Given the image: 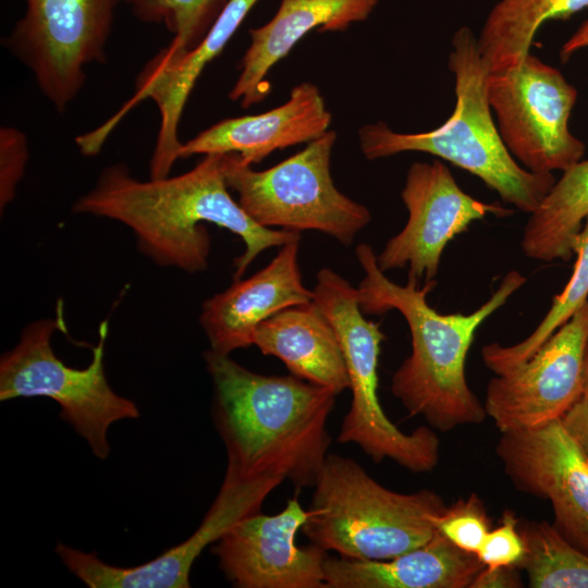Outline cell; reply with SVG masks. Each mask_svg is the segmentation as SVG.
<instances>
[{
	"label": "cell",
	"instance_id": "2",
	"mask_svg": "<svg viewBox=\"0 0 588 588\" xmlns=\"http://www.w3.org/2000/svg\"><path fill=\"white\" fill-rule=\"evenodd\" d=\"M212 383L211 414L223 441L225 474L314 487L328 457V418L336 394L294 375L266 376L230 355L204 354Z\"/></svg>",
	"mask_w": 588,
	"mask_h": 588
},
{
	"label": "cell",
	"instance_id": "17",
	"mask_svg": "<svg viewBox=\"0 0 588 588\" xmlns=\"http://www.w3.org/2000/svg\"><path fill=\"white\" fill-rule=\"evenodd\" d=\"M301 240L281 246L277 256L252 277L237 279L203 304L199 322L211 351L230 355L253 345L258 324L279 311L313 302L302 279L297 255Z\"/></svg>",
	"mask_w": 588,
	"mask_h": 588
},
{
	"label": "cell",
	"instance_id": "16",
	"mask_svg": "<svg viewBox=\"0 0 588 588\" xmlns=\"http://www.w3.org/2000/svg\"><path fill=\"white\" fill-rule=\"evenodd\" d=\"M309 515L296 492L280 513L240 520L212 547L224 577L238 588H324L327 551L295 543Z\"/></svg>",
	"mask_w": 588,
	"mask_h": 588
},
{
	"label": "cell",
	"instance_id": "32",
	"mask_svg": "<svg viewBox=\"0 0 588 588\" xmlns=\"http://www.w3.org/2000/svg\"><path fill=\"white\" fill-rule=\"evenodd\" d=\"M588 48V20L562 46L561 59L566 61L575 52Z\"/></svg>",
	"mask_w": 588,
	"mask_h": 588
},
{
	"label": "cell",
	"instance_id": "1",
	"mask_svg": "<svg viewBox=\"0 0 588 588\" xmlns=\"http://www.w3.org/2000/svg\"><path fill=\"white\" fill-rule=\"evenodd\" d=\"M224 175V154L205 155L192 170L139 181L117 163L73 205L76 213L112 219L128 226L138 248L159 266L196 273L208 268L210 237L205 223L236 234L245 250L234 260L240 279L265 249L301 240L299 232L259 225L234 200Z\"/></svg>",
	"mask_w": 588,
	"mask_h": 588
},
{
	"label": "cell",
	"instance_id": "3",
	"mask_svg": "<svg viewBox=\"0 0 588 588\" xmlns=\"http://www.w3.org/2000/svg\"><path fill=\"white\" fill-rule=\"evenodd\" d=\"M355 254L365 272L357 286L363 313L380 315L395 309L409 328L412 353L392 376V394L409 416H422L439 431L482 422L487 415L467 384L466 356L480 324L524 285L526 277L511 270L474 313L442 315L427 302L436 280L421 287L411 279L400 285L380 270L368 244H359Z\"/></svg>",
	"mask_w": 588,
	"mask_h": 588
},
{
	"label": "cell",
	"instance_id": "11",
	"mask_svg": "<svg viewBox=\"0 0 588 588\" xmlns=\"http://www.w3.org/2000/svg\"><path fill=\"white\" fill-rule=\"evenodd\" d=\"M588 301L524 364L492 378L483 407L501 433L561 419L585 391Z\"/></svg>",
	"mask_w": 588,
	"mask_h": 588
},
{
	"label": "cell",
	"instance_id": "21",
	"mask_svg": "<svg viewBox=\"0 0 588 588\" xmlns=\"http://www.w3.org/2000/svg\"><path fill=\"white\" fill-rule=\"evenodd\" d=\"M253 345L282 360L291 375L335 394L350 389L335 331L313 302L285 308L260 322Z\"/></svg>",
	"mask_w": 588,
	"mask_h": 588
},
{
	"label": "cell",
	"instance_id": "33",
	"mask_svg": "<svg viewBox=\"0 0 588 588\" xmlns=\"http://www.w3.org/2000/svg\"><path fill=\"white\" fill-rule=\"evenodd\" d=\"M584 377H585V391L587 394H588V339H587V343H586V350H585V371H584Z\"/></svg>",
	"mask_w": 588,
	"mask_h": 588
},
{
	"label": "cell",
	"instance_id": "6",
	"mask_svg": "<svg viewBox=\"0 0 588 588\" xmlns=\"http://www.w3.org/2000/svg\"><path fill=\"white\" fill-rule=\"evenodd\" d=\"M314 303L338 336L352 401L338 442L357 445L375 463L391 460L413 473L431 471L439 462L440 441L431 427L401 431L385 415L378 397V362L384 340L380 324L364 317L357 287L330 268L319 270Z\"/></svg>",
	"mask_w": 588,
	"mask_h": 588
},
{
	"label": "cell",
	"instance_id": "28",
	"mask_svg": "<svg viewBox=\"0 0 588 588\" xmlns=\"http://www.w3.org/2000/svg\"><path fill=\"white\" fill-rule=\"evenodd\" d=\"M518 523L513 512L505 511L500 525L488 531L477 552L485 567H517L525 554V543Z\"/></svg>",
	"mask_w": 588,
	"mask_h": 588
},
{
	"label": "cell",
	"instance_id": "18",
	"mask_svg": "<svg viewBox=\"0 0 588 588\" xmlns=\"http://www.w3.org/2000/svg\"><path fill=\"white\" fill-rule=\"evenodd\" d=\"M330 123L331 113L319 88L301 83L285 103L260 114L224 119L182 143L180 158L237 154L243 163L252 166L277 149L318 138Z\"/></svg>",
	"mask_w": 588,
	"mask_h": 588
},
{
	"label": "cell",
	"instance_id": "25",
	"mask_svg": "<svg viewBox=\"0 0 588 588\" xmlns=\"http://www.w3.org/2000/svg\"><path fill=\"white\" fill-rule=\"evenodd\" d=\"M525 554L517 568L532 588H588V554L547 522L518 523Z\"/></svg>",
	"mask_w": 588,
	"mask_h": 588
},
{
	"label": "cell",
	"instance_id": "7",
	"mask_svg": "<svg viewBox=\"0 0 588 588\" xmlns=\"http://www.w3.org/2000/svg\"><path fill=\"white\" fill-rule=\"evenodd\" d=\"M336 134L327 131L292 157L262 171L224 154V175L238 204L259 225L315 230L347 246L371 220L370 211L334 185L330 160Z\"/></svg>",
	"mask_w": 588,
	"mask_h": 588
},
{
	"label": "cell",
	"instance_id": "27",
	"mask_svg": "<svg viewBox=\"0 0 588 588\" xmlns=\"http://www.w3.org/2000/svg\"><path fill=\"white\" fill-rule=\"evenodd\" d=\"M432 523L453 544L474 554L490 530L486 506L475 493L446 506L441 514L432 516Z\"/></svg>",
	"mask_w": 588,
	"mask_h": 588
},
{
	"label": "cell",
	"instance_id": "12",
	"mask_svg": "<svg viewBox=\"0 0 588 588\" xmlns=\"http://www.w3.org/2000/svg\"><path fill=\"white\" fill-rule=\"evenodd\" d=\"M259 0H229L204 37L192 48L161 49L136 78L133 97L108 121L76 138L83 155L98 154L110 132L139 101L151 99L160 112V126L150 160V179L169 176L180 158L179 124L189 94L206 65L226 46Z\"/></svg>",
	"mask_w": 588,
	"mask_h": 588
},
{
	"label": "cell",
	"instance_id": "23",
	"mask_svg": "<svg viewBox=\"0 0 588 588\" xmlns=\"http://www.w3.org/2000/svg\"><path fill=\"white\" fill-rule=\"evenodd\" d=\"M586 8L588 0H500L477 38L489 73L516 68L546 22L567 19Z\"/></svg>",
	"mask_w": 588,
	"mask_h": 588
},
{
	"label": "cell",
	"instance_id": "4",
	"mask_svg": "<svg viewBox=\"0 0 588 588\" xmlns=\"http://www.w3.org/2000/svg\"><path fill=\"white\" fill-rule=\"evenodd\" d=\"M449 69L454 74L456 96L450 118L422 133H397L383 122L364 125L358 133L363 155L368 160L405 151L433 155L479 177L506 204L531 213L556 180L553 173H536L519 166L506 148L487 95L489 71L470 28L455 32Z\"/></svg>",
	"mask_w": 588,
	"mask_h": 588
},
{
	"label": "cell",
	"instance_id": "31",
	"mask_svg": "<svg viewBox=\"0 0 588 588\" xmlns=\"http://www.w3.org/2000/svg\"><path fill=\"white\" fill-rule=\"evenodd\" d=\"M516 566L483 567L475 577L470 588H516L522 583Z\"/></svg>",
	"mask_w": 588,
	"mask_h": 588
},
{
	"label": "cell",
	"instance_id": "8",
	"mask_svg": "<svg viewBox=\"0 0 588 588\" xmlns=\"http://www.w3.org/2000/svg\"><path fill=\"white\" fill-rule=\"evenodd\" d=\"M63 328L59 317L33 321L22 330L17 344L0 358V401L35 396L53 400L60 405V417L87 442L97 458L106 460L111 451V425L138 418L139 409L107 380V321L100 324L93 359L83 369L68 366L52 350V334Z\"/></svg>",
	"mask_w": 588,
	"mask_h": 588
},
{
	"label": "cell",
	"instance_id": "9",
	"mask_svg": "<svg viewBox=\"0 0 588 588\" xmlns=\"http://www.w3.org/2000/svg\"><path fill=\"white\" fill-rule=\"evenodd\" d=\"M487 95L500 135L516 161L536 173L566 171L585 144L569 131L577 90L530 52L511 70L488 73Z\"/></svg>",
	"mask_w": 588,
	"mask_h": 588
},
{
	"label": "cell",
	"instance_id": "14",
	"mask_svg": "<svg viewBox=\"0 0 588 588\" xmlns=\"http://www.w3.org/2000/svg\"><path fill=\"white\" fill-rule=\"evenodd\" d=\"M283 481L273 476L240 478L225 474L198 528L180 544L140 565H111L95 552H83L62 542H58L56 553L89 588H188L191 568L200 553L240 520L259 513L268 495Z\"/></svg>",
	"mask_w": 588,
	"mask_h": 588
},
{
	"label": "cell",
	"instance_id": "29",
	"mask_svg": "<svg viewBox=\"0 0 588 588\" xmlns=\"http://www.w3.org/2000/svg\"><path fill=\"white\" fill-rule=\"evenodd\" d=\"M28 160L26 136L16 127L0 128V207L15 197L16 186L24 175Z\"/></svg>",
	"mask_w": 588,
	"mask_h": 588
},
{
	"label": "cell",
	"instance_id": "5",
	"mask_svg": "<svg viewBox=\"0 0 588 588\" xmlns=\"http://www.w3.org/2000/svg\"><path fill=\"white\" fill-rule=\"evenodd\" d=\"M310 515L301 531L339 556L390 560L429 541L432 516L446 504L429 489L390 490L354 460L329 454L315 483Z\"/></svg>",
	"mask_w": 588,
	"mask_h": 588
},
{
	"label": "cell",
	"instance_id": "30",
	"mask_svg": "<svg viewBox=\"0 0 588 588\" xmlns=\"http://www.w3.org/2000/svg\"><path fill=\"white\" fill-rule=\"evenodd\" d=\"M561 419L588 458V394L584 392Z\"/></svg>",
	"mask_w": 588,
	"mask_h": 588
},
{
	"label": "cell",
	"instance_id": "22",
	"mask_svg": "<svg viewBox=\"0 0 588 588\" xmlns=\"http://www.w3.org/2000/svg\"><path fill=\"white\" fill-rule=\"evenodd\" d=\"M588 217V159L563 172L539 205L529 213L520 246L540 261H568L573 245Z\"/></svg>",
	"mask_w": 588,
	"mask_h": 588
},
{
	"label": "cell",
	"instance_id": "24",
	"mask_svg": "<svg viewBox=\"0 0 588 588\" xmlns=\"http://www.w3.org/2000/svg\"><path fill=\"white\" fill-rule=\"evenodd\" d=\"M573 253L577 259L569 281L553 297L550 309L534 332L514 345L491 343L482 347V360L495 375L527 362L588 301V217L574 242Z\"/></svg>",
	"mask_w": 588,
	"mask_h": 588
},
{
	"label": "cell",
	"instance_id": "15",
	"mask_svg": "<svg viewBox=\"0 0 588 588\" xmlns=\"http://www.w3.org/2000/svg\"><path fill=\"white\" fill-rule=\"evenodd\" d=\"M495 452L516 489L548 500L553 527L588 554V458L562 419L503 432Z\"/></svg>",
	"mask_w": 588,
	"mask_h": 588
},
{
	"label": "cell",
	"instance_id": "26",
	"mask_svg": "<svg viewBox=\"0 0 588 588\" xmlns=\"http://www.w3.org/2000/svg\"><path fill=\"white\" fill-rule=\"evenodd\" d=\"M136 19L164 25L174 35L169 46L176 50L194 47L219 14L221 0H124Z\"/></svg>",
	"mask_w": 588,
	"mask_h": 588
},
{
	"label": "cell",
	"instance_id": "20",
	"mask_svg": "<svg viewBox=\"0 0 588 588\" xmlns=\"http://www.w3.org/2000/svg\"><path fill=\"white\" fill-rule=\"evenodd\" d=\"M485 567L436 530L426 543L390 560L328 556L324 588H466Z\"/></svg>",
	"mask_w": 588,
	"mask_h": 588
},
{
	"label": "cell",
	"instance_id": "13",
	"mask_svg": "<svg viewBox=\"0 0 588 588\" xmlns=\"http://www.w3.org/2000/svg\"><path fill=\"white\" fill-rule=\"evenodd\" d=\"M401 197L408 212L407 222L387 242L377 264L383 272L408 267V279L418 283L434 280L445 246L474 221L514 212L466 194L440 160L414 162Z\"/></svg>",
	"mask_w": 588,
	"mask_h": 588
},
{
	"label": "cell",
	"instance_id": "19",
	"mask_svg": "<svg viewBox=\"0 0 588 588\" xmlns=\"http://www.w3.org/2000/svg\"><path fill=\"white\" fill-rule=\"evenodd\" d=\"M379 0H281L274 16L249 29L250 44L230 90L232 101L243 108L260 102L269 91L265 77L309 32H343L365 21Z\"/></svg>",
	"mask_w": 588,
	"mask_h": 588
},
{
	"label": "cell",
	"instance_id": "10",
	"mask_svg": "<svg viewBox=\"0 0 588 588\" xmlns=\"http://www.w3.org/2000/svg\"><path fill=\"white\" fill-rule=\"evenodd\" d=\"M7 46L58 111L83 88L85 68L106 59L117 0H25Z\"/></svg>",
	"mask_w": 588,
	"mask_h": 588
}]
</instances>
